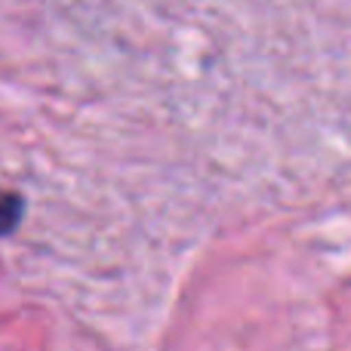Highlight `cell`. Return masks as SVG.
<instances>
[{"mask_svg": "<svg viewBox=\"0 0 351 351\" xmlns=\"http://www.w3.org/2000/svg\"><path fill=\"white\" fill-rule=\"evenodd\" d=\"M22 210H25V204L19 194H3V197H0V237L16 231L19 219H22Z\"/></svg>", "mask_w": 351, "mask_h": 351, "instance_id": "1", "label": "cell"}]
</instances>
